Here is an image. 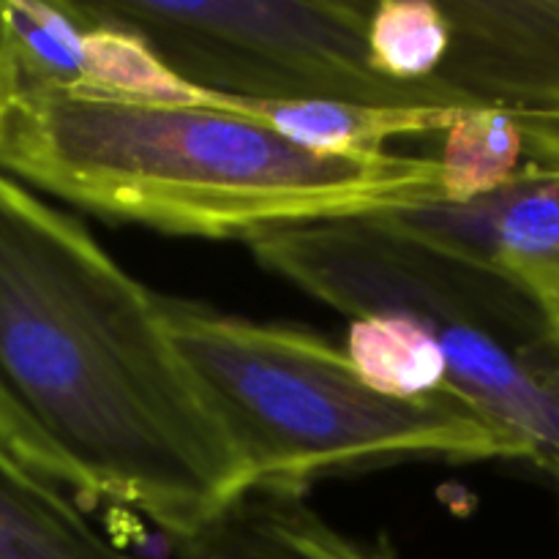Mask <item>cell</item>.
<instances>
[{
  "instance_id": "cell-15",
  "label": "cell",
  "mask_w": 559,
  "mask_h": 559,
  "mask_svg": "<svg viewBox=\"0 0 559 559\" xmlns=\"http://www.w3.org/2000/svg\"><path fill=\"white\" fill-rule=\"evenodd\" d=\"M557 328H559V317H557Z\"/></svg>"
},
{
  "instance_id": "cell-6",
  "label": "cell",
  "mask_w": 559,
  "mask_h": 559,
  "mask_svg": "<svg viewBox=\"0 0 559 559\" xmlns=\"http://www.w3.org/2000/svg\"><path fill=\"white\" fill-rule=\"evenodd\" d=\"M393 229L480 262L559 317V169L469 202L431 200L374 213Z\"/></svg>"
},
{
  "instance_id": "cell-4",
  "label": "cell",
  "mask_w": 559,
  "mask_h": 559,
  "mask_svg": "<svg viewBox=\"0 0 559 559\" xmlns=\"http://www.w3.org/2000/svg\"><path fill=\"white\" fill-rule=\"evenodd\" d=\"M265 271L353 317L402 314L440 344L448 382L559 480V328L524 287L380 216L246 238Z\"/></svg>"
},
{
  "instance_id": "cell-2",
  "label": "cell",
  "mask_w": 559,
  "mask_h": 559,
  "mask_svg": "<svg viewBox=\"0 0 559 559\" xmlns=\"http://www.w3.org/2000/svg\"><path fill=\"white\" fill-rule=\"evenodd\" d=\"M0 169L102 218L194 238L442 200L437 158L322 156L222 109L93 96L0 107Z\"/></svg>"
},
{
  "instance_id": "cell-1",
  "label": "cell",
  "mask_w": 559,
  "mask_h": 559,
  "mask_svg": "<svg viewBox=\"0 0 559 559\" xmlns=\"http://www.w3.org/2000/svg\"><path fill=\"white\" fill-rule=\"evenodd\" d=\"M0 445L183 538L251 486L158 293L0 169Z\"/></svg>"
},
{
  "instance_id": "cell-10",
  "label": "cell",
  "mask_w": 559,
  "mask_h": 559,
  "mask_svg": "<svg viewBox=\"0 0 559 559\" xmlns=\"http://www.w3.org/2000/svg\"><path fill=\"white\" fill-rule=\"evenodd\" d=\"M442 200L469 202L559 169V120L495 104L467 109L442 142Z\"/></svg>"
},
{
  "instance_id": "cell-14",
  "label": "cell",
  "mask_w": 559,
  "mask_h": 559,
  "mask_svg": "<svg viewBox=\"0 0 559 559\" xmlns=\"http://www.w3.org/2000/svg\"><path fill=\"white\" fill-rule=\"evenodd\" d=\"M451 52V22L431 0H382L369 20V55L388 80L426 82Z\"/></svg>"
},
{
  "instance_id": "cell-11",
  "label": "cell",
  "mask_w": 559,
  "mask_h": 559,
  "mask_svg": "<svg viewBox=\"0 0 559 559\" xmlns=\"http://www.w3.org/2000/svg\"><path fill=\"white\" fill-rule=\"evenodd\" d=\"M0 559H142L104 538L60 486L0 445Z\"/></svg>"
},
{
  "instance_id": "cell-9",
  "label": "cell",
  "mask_w": 559,
  "mask_h": 559,
  "mask_svg": "<svg viewBox=\"0 0 559 559\" xmlns=\"http://www.w3.org/2000/svg\"><path fill=\"white\" fill-rule=\"evenodd\" d=\"M205 109H222L238 118L276 131L284 140L338 158H364L385 153V142L396 136L445 134L467 109L480 107H371L342 102H265V98L224 96L207 91Z\"/></svg>"
},
{
  "instance_id": "cell-5",
  "label": "cell",
  "mask_w": 559,
  "mask_h": 559,
  "mask_svg": "<svg viewBox=\"0 0 559 559\" xmlns=\"http://www.w3.org/2000/svg\"><path fill=\"white\" fill-rule=\"evenodd\" d=\"M180 76L224 96L371 107L480 104L437 76L388 80L369 55L366 0H96Z\"/></svg>"
},
{
  "instance_id": "cell-12",
  "label": "cell",
  "mask_w": 559,
  "mask_h": 559,
  "mask_svg": "<svg viewBox=\"0 0 559 559\" xmlns=\"http://www.w3.org/2000/svg\"><path fill=\"white\" fill-rule=\"evenodd\" d=\"M82 9L87 14V85L82 96L173 107L205 104V87L180 76L140 33L104 14L96 0H82Z\"/></svg>"
},
{
  "instance_id": "cell-3",
  "label": "cell",
  "mask_w": 559,
  "mask_h": 559,
  "mask_svg": "<svg viewBox=\"0 0 559 559\" xmlns=\"http://www.w3.org/2000/svg\"><path fill=\"white\" fill-rule=\"evenodd\" d=\"M162 300L167 331L254 484L371 464L524 462V451L456 388L426 399L374 391L344 349L300 328Z\"/></svg>"
},
{
  "instance_id": "cell-8",
  "label": "cell",
  "mask_w": 559,
  "mask_h": 559,
  "mask_svg": "<svg viewBox=\"0 0 559 559\" xmlns=\"http://www.w3.org/2000/svg\"><path fill=\"white\" fill-rule=\"evenodd\" d=\"M178 559H399L328 522L304 484H254L183 538Z\"/></svg>"
},
{
  "instance_id": "cell-7",
  "label": "cell",
  "mask_w": 559,
  "mask_h": 559,
  "mask_svg": "<svg viewBox=\"0 0 559 559\" xmlns=\"http://www.w3.org/2000/svg\"><path fill=\"white\" fill-rule=\"evenodd\" d=\"M451 52L437 80L480 104L559 120V0H440Z\"/></svg>"
},
{
  "instance_id": "cell-13",
  "label": "cell",
  "mask_w": 559,
  "mask_h": 559,
  "mask_svg": "<svg viewBox=\"0 0 559 559\" xmlns=\"http://www.w3.org/2000/svg\"><path fill=\"white\" fill-rule=\"evenodd\" d=\"M344 353L358 374L385 396L426 399L451 388L440 344L409 317H358L349 325Z\"/></svg>"
}]
</instances>
